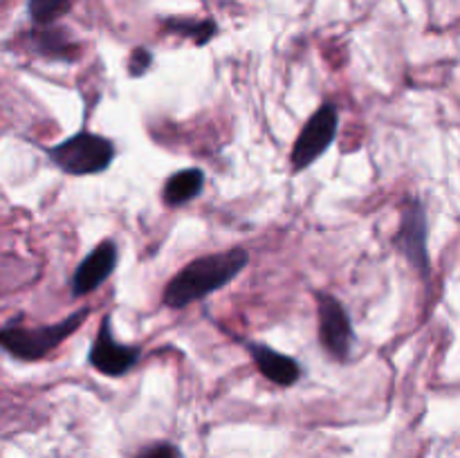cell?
<instances>
[{
    "label": "cell",
    "mask_w": 460,
    "mask_h": 458,
    "mask_svg": "<svg viewBox=\"0 0 460 458\" xmlns=\"http://www.w3.org/2000/svg\"><path fill=\"white\" fill-rule=\"evenodd\" d=\"M166 27H169L171 31H175V34H182L187 36V39H193L198 45H205L207 40L214 39L216 34L214 21H182V18H178V21L166 22Z\"/></svg>",
    "instance_id": "obj_13"
},
{
    "label": "cell",
    "mask_w": 460,
    "mask_h": 458,
    "mask_svg": "<svg viewBox=\"0 0 460 458\" xmlns=\"http://www.w3.org/2000/svg\"><path fill=\"white\" fill-rule=\"evenodd\" d=\"M205 187V173L200 169H184L171 175L164 184V202L169 207H180L193 200Z\"/></svg>",
    "instance_id": "obj_11"
},
{
    "label": "cell",
    "mask_w": 460,
    "mask_h": 458,
    "mask_svg": "<svg viewBox=\"0 0 460 458\" xmlns=\"http://www.w3.org/2000/svg\"><path fill=\"white\" fill-rule=\"evenodd\" d=\"M139 355L142 353L135 346H126L115 341L111 317H103V321L99 323L93 348H90V364L99 373H103V375L117 377L128 373L139 362Z\"/></svg>",
    "instance_id": "obj_6"
},
{
    "label": "cell",
    "mask_w": 460,
    "mask_h": 458,
    "mask_svg": "<svg viewBox=\"0 0 460 458\" xmlns=\"http://www.w3.org/2000/svg\"><path fill=\"white\" fill-rule=\"evenodd\" d=\"M117 265V247L112 241H103L85 256L76 268L75 277H72V292L76 296L88 295V292L97 290L112 272Z\"/></svg>",
    "instance_id": "obj_8"
},
{
    "label": "cell",
    "mask_w": 460,
    "mask_h": 458,
    "mask_svg": "<svg viewBox=\"0 0 460 458\" xmlns=\"http://www.w3.org/2000/svg\"><path fill=\"white\" fill-rule=\"evenodd\" d=\"M137 458H182V456H180V452L173 447V445L160 443V445H153V447L144 449Z\"/></svg>",
    "instance_id": "obj_15"
},
{
    "label": "cell",
    "mask_w": 460,
    "mask_h": 458,
    "mask_svg": "<svg viewBox=\"0 0 460 458\" xmlns=\"http://www.w3.org/2000/svg\"><path fill=\"white\" fill-rule=\"evenodd\" d=\"M247 260L250 254L241 247L191 260L171 278L164 290V301L171 308H184L193 301L205 299L207 295L234 281L247 268Z\"/></svg>",
    "instance_id": "obj_1"
},
{
    "label": "cell",
    "mask_w": 460,
    "mask_h": 458,
    "mask_svg": "<svg viewBox=\"0 0 460 458\" xmlns=\"http://www.w3.org/2000/svg\"><path fill=\"white\" fill-rule=\"evenodd\" d=\"M151 61H153V57H151V52H148L146 48L133 49V54H130V61H128L130 75H133V76L144 75V72L151 67Z\"/></svg>",
    "instance_id": "obj_14"
},
{
    "label": "cell",
    "mask_w": 460,
    "mask_h": 458,
    "mask_svg": "<svg viewBox=\"0 0 460 458\" xmlns=\"http://www.w3.org/2000/svg\"><path fill=\"white\" fill-rule=\"evenodd\" d=\"M72 0H27V9L36 25H54L63 13L70 12Z\"/></svg>",
    "instance_id": "obj_12"
},
{
    "label": "cell",
    "mask_w": 460,
    "mask_h": 458,
    "mask_svg": "<svg viewBox=\"0 0 460 458\" xmlns=\"http://www.w3.org/2000/svg\"><path fill=\"white\" fill-rule=\"evenodd\" d=\"M49 157L61 171L70 175H94L111 166L115 146L111 139L94 133H76L49 148Z\"/></svg>",
    "instance_id": "obj_3"
},
{
    "label": "cell",
    "mask_w": 460,
    "mask_h": 458,
    "mask_svg": "<svg viewBox=\"0 0 460 458\" xmlns=\"http://www.w3.org/2000/svg\"><path fill=\"white\" fill-rule=\"evenodd\" d=\"M84 317H88V310H79L76 314L58 323H52V326H7L0 330V348H4L18 359H30V362L31 359H40L52 353L61 341H66L81 326Z\"/></svg>",
    "instance_id": "obj_2"
},
{
    "label": "cell",
    "mask_w": 460,
    "mask_h": 458,
    "mask_svg": "<svg viewBox=\"0 0 460 458\" xmlns=\"http://www.w3.org/2000/svg\"><path fill=\"white\" fill-rule=\"evenodd\" d=\"M337 126H340V115H337L335 108L331 103L319 108L310 117L308 124L304 126L299 137H296L295 148H292V166L301 171L313 164V162H317L335 139Z\"/></svg>",
    "instance_id": "obj_4"
},
{
    "label": "cell",
    "mask_w": 460,
    "mask_h": 458,
    "mask_svg": "<svg viewBox=\"0 0 460 458\" xmlns=\"http://www.w3.org/2000/svg\"><path fill=\"white\" fill-rule=\"evenodd\" d=\"M319 339L335 359H346L353 348V326L344 305L331 295H319Z\"/></svg>",
    "instance_id": "obj_5"
},
{
    "label": "cell",
    "mask_w": 460,
    "mask_h": 458,
    "mask_svg": "<svg viewBox=\"0 0 460 458\" xmlns=\"http://www.w3.org/2000/svg\"><path fill=\"white\" fill-rule=\"evenodd\" d=\"M250 353L254 364L259 366V371L263 373L270 382H274V384L292 386L299 382V364L292 357H288V355L277 353V350L270 348V346L265 344H250Z\"/></svg>",
    "instance_id": "obj_9"
},
{
    "label": "cell",
    "mask_w": 460,
    "mask_h": 458,
    "mask_svg": "<svg viewBox=\"0 0 460 458\" xmlns=\"http://www.w3.org/2000/svg\"><path fill=\"white\" fill-rule=\"evenodd\" d=\"M395 245L407 256L409 263L422 274H429V251H427V214L425 207L418 198L409 200L407 209L402 211Z\"/></svg>",
    "instance_id": "obj_7"
},
{
    "label": "cell",
    "mask_w": 460,
    "mask_h": 458,
    "mask_svg": "<svg viewBox=\"0 0 460 458\" xmlns=\"http://www.w3.org/2000/svg\"><path fill=\"white\" fill-rule=\"evenodd\" d=\"M30 43L34 52L54 61H75L79 57V45L61 27L36 25V30L30 34Z\"/></svg>",
    "instance_id": "obj_10"
}]
</instances>
